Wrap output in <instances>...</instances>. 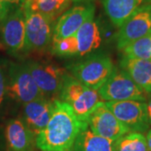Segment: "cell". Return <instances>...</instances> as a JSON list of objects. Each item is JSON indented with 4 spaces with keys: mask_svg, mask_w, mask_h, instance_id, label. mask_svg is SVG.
<instances>
[{
    "mask_svg": "<svg viewBox=\"0 0 151 151\" xmlns=\"http://www.w3.org/2000/svg\"><path fill=\"white\" fill-rule=\"evenodd\" d=\"M86 127L69 105L55 99L51 118L36 136V147L40 151H73L77 136Z\"/></svg>",
    "mask_w": 151,
    "mask_h": 151,
    "instance_id": "obj_1",
    "label": "cell"
},
{
    "mask_svg": "<svg viewBox=\"0 0 151 151\" xmlns=\"http://www.w3.org/2000/svg\"><path fill=\"white\" fill-rule=\"evenodd\" d=\"M102 43V35L94 14L89 17L75 35L53 41V51L64 57L83 56L96 50Z\"/></svg>",
    "mask_w": 151,
    "mask_h": 151,
    "instance_id": "obj_2",
    "label": "cell"
},
{
    "mask_svg": "<svg viewBox=\"0 0 151 151\" xmlns=\"http://www.w3.org/2000/svg\"><path fill=\"white\" fill-rule=\"evenodd\" d=\"M59 97L60 101L70 106L78 119L86 123L90 113L103 102L97 90L82 84L70 75L64 81Z\"/></svg>",
    "mask_w": 151,
    "mask_h": 151,
    "instance_id": "obj_3",
    "label": "cell"
},
{
    "mask_svg": "<svg viewBox=\"0 0 151 151\" xmlns=\"http://www.w3.org/2000/svg\"><path fill=\"white\" fill-rule=\"evenodd\" d=\"M115 69L110 57L103 54L92 55L70 67L74 78L97 91L108 81Z\"/></svg>",
    "mask_w": 151,
    "mask_h": 151,
    "instance_id": "obj_4",
    "label": "cell"
},
{
    "mask_svg": "<svg viewBox=\"0 0 151 151\" xmlns=\"http://www.w3.org/2000/svg\"><path fill=\"white\" fill-rule=\"evenodd\" d=\"M97 92L103 102L128 100L145 102L147 99V94L132 80L129 75L123 69L117 68Z\"/></svg>",
    "mask_w": 151,
    "mask_h": 151,
    "instance_id": "obj_5",
    "label": "cell"
},
{
    "mask_svg": "<svg viewBox=\"0 0 151 151\" xmlns=\"http://www.w3.org/2000/svg\"><path fill=\"white\" fill-rule=\"evenodd\" d=\"M7 92L9 97L23 105L45 97L26 64H10L7 75Z\"/></svg>",
    "mask_w": 151,
    "mask_h": 151,
    "instance_id": "obj_6",
    "label": "cell"
},
{
    "mask_svg": "<svg viewBox=\"0 0 151 151\" xmlns=\"http://www.w3.org/2000/svg\"><path fill=\"white\" fill-rule=\"evenodd\" d=\"M26 65L44 97L55 100L69 75L66 70L51 63L30 61Z\"/></svg>",
    "mask_w": 151,
    "mask_h": 151,
    "instance_id": "obj_7",
    "label": "cell"
},
{
    "mask_svg": "<svg viewBox=\"0 0 151 151\" xmlns=\"http://www.w3.org/2000/svg\"><path fill=\"white\" fill-rule=\"evenodd\" d=\"M0 39L12 52L24 51L25 46V14L19 5L0 19Z\"/></svg>",
    "mask_w": 151,
    "mask_h": 151,
    "instance_id": "obj_8",
    "label": "cell"
},
{
    "mask_svg": "<svg viewBox=\"0 0 151 151\" xmlns=\"http://www.w3.org/2000/svg\"><path fill=\"white\" fill-rule=\"evenodd\" d=\"M24 10L25 14V46L24 51L45 48L53 36L54 20L40 13L25 8Z\"/></svg>",
    "mask_w": 151,
    "mask_h": 151,
    "instance_id": "obj_9",
    "label": "cell"
},
{
    "mask_svg": "<svg viewBox=\"0 0 151 151\" xmlns=\"http://www.w3.org/2000/svg\"><path fill=\"white\" fill-rule=\"evenodd\" d=\"M105 104L130 132L145 133L150 126L146 103L141 101L128 100L120 102H105Z\"/></svg>",
    "mask_w": 151,
    "mask_h": 151,
    "instance_id": "obj_10",
    "label": "cell"
},
{
    "mask_svg": "<svg viewBox=\"0 0 151 151\" xmlns=\"http://www.w3.org/2000/svg\"><path fill=\"white\" fill-rule=\"evenodd\" d=\"M86 123L94 134L109 140L117 141L130 133L129 129L116 118L103 101L90 113Z\"/></svg>",
    "mask_w": 151,
    "mask_h": 151,
    "instance_id": "obj_11",
    "label": "cell"
},
{
    "mask_svg": "<svg viewBox=\"0 0 151 151\" xmlns=\"http://www.w3.org/2000/svg\"><path fill=\"white\" fill-rule=\"evenodd\" d=\"M151 35V4L140 7L119 27L117 46L123 50L141 38Z\"/></svg>",
    "mask_w": 151,
    "mask_h": 151,
    "instance_id": "obj_12",
    "label": "cell"
},
{
    "mask_svg": "<svg viewBox=\"0 0 151 151\" xmlns=\"http://www.w3.org/2000/svg\"><path fill=\"white\" fill-rule=\"evenodd\" d=\"M92 4L76 5L65 11L59 17L53 29L52 41L70 37L75 35L89 17L94 14Z\"/></svg>",
    "mask_w": 151,
    "mask_h": 151,
    "instance_id": "obj_13",
    "label": "cell"
},
{
    "mask_svg": "<svg viewBox=\"0 0 151 151\" xmlns=\"http://www.w3.org/2000/svg\"><path fill=\"white\" fill-rule=\"evenodd\" d=\"M54 102L55 100L41 97L24 104V121L36 136L51 118Z\"/></svg>",
    "mask_w": 151,
    "mask_h": 151,
    "instance_id": "obj_14",
    "label": "cell"
},
{
    "mask_svg": "<svg viewBox=\"0 0 151 151\" xmlns=\"http://www.w3.org/2000/svg\"><path fill=\"white\" fill-rule=\"evenodd\" d=\"M5 136L11 151H36V135L24 120H9L6 126Z\"/></svg>",
    "mask_w": 151,
    "mask_h": 151,
    "instance_id": "obj_15",
    "label": "cell"
},
{
    "mask_svg": "<svg viewBox=\"0 0 151 151\" xmlns=\"http://www.w3.org/2000/svg\"><path fill=\"white\" fill-rule=\"evenodd\" d=\"M102 4L108 19L119 28L137 9L151 4V0H102Z\"/></svg>",
    "mask_w": 151,
    "mask_h": 151,
    "instance_id": "obj_16",
    "label": "cell"
},
{
    "mask_svg": "<svg viewBox=\"0 0 151 151\" xmlns=\"http://www.w3.org/2000/svg\"><path fill=\"white\" fill-rule=\"evenodd\" d=\"M120 65L146 94H151V60L124 55Z\"/></svg>",
    "mask_w": 151,
    "mask_h": 151,
    "instance_id": "obj_17",
    "label": "cell"
},
{
    "mask_svg": "<svg viewBox=\"0 0 151 151\" xmlns=\"http://www.w3.org/2000/svg\"><path fill=\"white\" fill-rule=\"evenodd\" d=\"M115 145L116 141L96 134L86 127L77 136L73 151H115Z\"/></svg>",
    "mask_w": 151,
    "mask_h": 151,
    "instance_id": "obj_18",
    "label": "cell"
},
{
    "mask_svg": "<svg viewBox=\"0 0 151 151\" xmlns=\"http://www.w3.org/2000/svg\"><path fill=\"white\" fill-rule=\"evenodd\" d=\"M71 0H24L22 6L54 20L69 8Z\"/></svg>",
    "mask_w": 151,
    "mask_h": 151,
    "instance_id": "obj_19",
    "label": "cell"
},
{
    "mask_svg": "<svg viewBox=\"0 0 151 151\" xmlns=\"http://www.w3.org/2000/svg\"><path fill=\"white\" fill-rule=\"evenodd\" d=\"M115 151H149L146 138L141 133L130 132L116 141Z\"/></svg>",
    "mask_w": 151,
    "mask_h": 151,
    "instance_id": "obj_20",
    "label": "cell"
},
{
    "mask_svg": "<svg viewBox=\"0 0 151 151\" xmlns=\"http://www.w3.org/2000/svg\"><path fill=\"white\" fill-rule=\"evenodd\" d=\"M123 50L125 56L151 60V35L135 40Z\"/></svg>",
    "mask_w": 151,
    "mask_h": 151,
    "instance_id": "obj_21",
    "label": "cell"
},
{
    "mask_svg": "<svg viewBox=\"0 0 151 151\" xmlns=\"http://www.w3.org/2000/svg\"><path fill=\"white\" fill-rule=\"evenodd\" d=\"M24 1V0H0V19L13 9L21 5Z\"/></svg>",
    "mask_w": 151,
    "mask_h": 151,
    "instance_id": "obj_22",
    "label": "cell"
},
{
    "mask_svg": "<svg viewBox=\"0 0 151 151\" xmlns=\"http://www.w3.org/2000/svg\"><path fill=\"white\" fill-rule=\"evenodd\" d=\"M7 96V76L0 66V108L4 105Z\"/></svg>",
    "mask_w": 151,
    "mask_h": 151,
    "instance_id": "obj_23",
    "label": "cell"
},
{
    "mask_svg": "<svg viewBox=\"0 0 151 151\" xmlns=\"http://www.w3.org/2000/svg\"><path fill=\"white\" fill-rule=\"evenodd\" d=\"M146 108H147V114H148L149 122L151 125V98L148 101V103H146Z\"/></svg>",
    "mask_w": 151,
    "mask_h": 151,
    "instance_id": "obj_24",
    "label": "cell"
},
{
    "mask_svg": "<svg viewBox=\"0 0 151 151\" xmlns=\"http://www.w3.org/2000/svg\"><path fill=\"white\" fill-rule=\"evenodd\" d=\"M146 142H147V146H148V150L149 151H151V129L147 132L146 135Z\"/></svg>",
    "mask_w": 151,
    "mask_h": 151,
    "instance_id": "obj_25",
    "label": "cell"
},
{
    "mask_svg": "<svg viewBox=\"0 0 151 151\" xmlns=\"http://www.w3.org/2000/svg\"><path fill=\"white\" fill-rule=\"evenodd\" d=\"M82 1H86V0H71V2H82Z\"/></svg>",
    "mask_w": 151,
    "mask_h": 151,
    "instance_id": "obj_26",
    "label": "cell"
}]
</instances>
